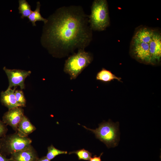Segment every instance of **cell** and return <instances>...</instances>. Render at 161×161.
<instances>
[{"mask_svg":"<svg viewBox=\"0 0 161 161\" xmlns=\"http://www.w3.org/2000/svg\"><path fill=\"white\" fill-rule=\"evenodd\" d=\"M15 94L16 100L19 106H25L26 100L23 92L21 90H16Z\"/></svg>","mask_w":161,"mask_h":161,"instance_id":"d6986e66","label":"cell"},{"mask_svg":"<svg viewBox=\"0 0 161 161\" xmlns=\"http://www.w3.org/2000/svg\"><path fill=\"white\" fill-rule=\"evenodd\" d=\"M37 161H50V160H48L46 156H44L41 158H38Z\"/></svg>","mask_w":161,"mask_h":161,"instance_id":"603a6c76","label":"cell"},{"mask_svg":"<svg viewBox=\"0 0 161 161\" xmlns=\"http://www.w3.org/2000/svg\"><path fill=\"white\" fill-rule=\"evenodd\" d=\"M103 154V152L102 153L99 157H97L96 155H94L93 157L91 158L89 161H101V157Z\"/></svg>","mask_w":161,"mask_h":161,"instance_id":"44dd1931","label":"cell"},{"mask_svg":"<svg viewBox=\"0 0 161 161\" xmlns=\"http://www.w3.org/2000/svg\"><path fill=\"white\" fill-rule=\"evenodd\" d=\"M41 5L39 1L37 2L36 8L35 10L32 11L31 13L28 17L29 21L32 23L33 26H36L35 22L38 21H41L46 23L47 21V19L42 17L40 13Z\"/></svg>","mask_w":161,"mask_h":161,"instance_id":"9a60e30c","label":"cell"},{"mask_svg":"<svg viewBox=\"0 0 161 161\" xmlns=\"http://www.w3.org/2000/svg\"><path fill=\"white\" fill-rule=\"evenodd\" d=\"M16 87L13 89L7 88L1 93L0 100L2 104L10 109L19 107L16 99L15 92Z\"/></svg>","mask_w":161,"mask_h":161,"instance_id":"8fae6325","label":"cell"},{"mask_svg":"<svg viewBox=\"0 0 161 161\" xmlns=\"http://www.w3.org/2000/svg\"><path fill=\"white\" fill-rule=\"evenodd\" d=\"M0 161H10V158H7L6 156L0 153Z\"/></svg>","mask_w":161,"mask_h":161,"instance_id":"7402d4cb","label":"cell"},{"mask_svg":"<svg viewBox=\"0 0 161 161\" xmlns=\"http://www.w3.org/2000/svg\"><path fill=\"white\" fill-rule=\"evenodd\" d=\"M82 126L94 134L96 138L103 143L108 148L117 145L120 140L118 122L114 123L110 120L107 122L103 121L95 129Z\"/></svg>","mask_w":161,"mask_h":161,"instance_id":"3957f363","label":"cell"},{"mask_svg":"<svg viewBox=\"0 0 161 161\" xmlns=\"http://www.w3.org/2000/svg\"><path fill=\"white\" fill-rule=\"evenodd\" d=\"M154 31V30L148 28H141L135 33L132 40L149 44Z\"/></svg>","mask_w":161,"mask_h":161,"instance_id":"4fadbf2b","label":"cell"},{"mask_svg":"<svg viewBox=\"0 0 161 161\" xmlns=\"http://www.w3.org/2000/svg\"><path fill=\"white\" fill-rule=\"evenodd\" d=\"M88 16L80 6L58 8L44 24L41 44L57 58L67 56L77 49H84L92 39Z\"/></svg>","mask_w":161,"mask_h":161,"instance_id":"6da1fadb","label":"cell"},{"mask_svg":"<svg viewBox=\"0 0 161 161\" xmlns=\"http://www.w3.org/2000/svg\"><path fill=\"white\" fill-rule=\"evenodd\" d=\"M151 64H154L160 62L161 57V35L160 32L154 31L149 44Z\"/></svg>","mask_w":161,"mask_h":161,"instance_id":"9c48e42d","label":"cell"},{"mask_svg":"<svg viewBox=\"0 0 161 161\" xmlns=\"http://www.w3.org/2000/svg\"><path fill=\"white\" fill-rule=\"evenodd\" d=\"M93 59L90 53L84 49H79L66 60L64 71L69 75L71 80L75 79L91 64Z\"/></svg>","mask_w":161,"mask_h":161,"instance_id":"7a4b0ae2","label":"cell"},{"mask_svg":"<svg viewBox=\"0 0 161 161\" xmlns=\"http://www.w3.org/2000/svg\"><path fill=\"white\" fill-rule=\"evenodd\" d=\"M88 17L89 22L92 30L102 31L105 30L110 24L107 1H94L91 7V14Z\"/></svg>","mask_w":161,"mask_h":161,"instance_id":"277c9868","label":"cell"},{"mask_svg":"<svg viewBox=\"0 0 161 161\" xmlns=\"http://www.w3.org/2000/svg\"><path fill=\"white\" fill-rule=\"evenodd\" d=\"M19 13L21 14V18L28 17L32 11L31 10V6L26 0H19L18 1Z\"/></svg>","mask_w":161,"mask_h":161,"instance_id":"2e32d148","label":"cell"},{"mask_svg":"<svg viewBox=\"0 0 161 161\" xmlns=\"http://www.w3.org/2000/svg\"><path fill=\"white\" fill-rule=\"evenodd\" d=\"M24 115L23 109L21 107H17L8 109L5 112L2 117V121L17 132L18 125Z\"/></svg>","mask_w":161,"mask_h":161,"instance_id":"52a82bcc","label":"cell"},{"mask_svg":"<svg viewBox=\"0 0 161 161\" xmlns=\"http://www.w3.org/2000/svg\"><path fill=\"white\" fill-rule=\"evenodd\" d=\"M132 50L135 57L144 63L151 64L149 44L132 40Z\"/></svg>","mask_w":161,"mask_h":161,"instance_id":"ba28073f","label":"cell"},{"mask_svg":"<svg viewBox=\"0 0 161 161\" xmlns=\"http://www.w3.org/2000/svg\"><path fill=\"white\" fill-rule=\"evenodd\" d=\"M47 150L46 157L49 160H52L58 155L66 154L67 153V151L61 150L56 148L52 145L48 147Z\"/></svg>","mask_w":161,"mask_h":161,"instance_id":"e0dca14e","label":"cell"},{"mask_svg":"<svg viewBox=\"0 0 161 161\" xmlns=\"http://www.w3.org/2000/svg\"><path fill=\"white\" fill-rule=\"evenodd\" d=\"M96 78L97 80L104 83L109 82L114 79L122 82L121 78L116 76L111 71L104 68L97 73Z\"/></svg>","mask_w":161,"mask_h":161,"instance_id":"5bb4252c","label":"cell"},{"mask_svg":"<svg viewBox=\"0 0 161 161\" xmlns=\"http://www.w3.org/2000/svg\"><path fill=\"white\" fill-rule=\"evenodd\" d=\"M36 129L35 126L32 124L29 119L24 115L18 125L16 133L20 136L27 137L28 135Z\"/></svg>","mask_w":161,"mask_h":161,"instance_id":"7c38bea8","label":"cell"},{"mask_svg":"<svg viewBox=\"0 0 161 161\" xmlns=\"http://www.w3.org/2000/svg\"><path fill=\"white\" fill-rule=\"evenodd\" d=\"M7 126L0 119V139L6 135L8 130Z\"/></svg>","mask_w":161,"mask_h":161,"instance_id":"ffe728a7","label":"cell"},{"mask_svg":"<svg viewBox=\"0 0 161 161\" xmlns=\"http://www.w3.org/2000/svg\"><path fill=\"white\" fill-rule=\"evenodd\" d=\"M3 69L8 77L9 86L7 88L11 89L13 87L20 86L21 89L25 88L24 81L27 77L31 73L30 71L19 69H10L4 66Z\"/></svg>","mask_w":161,"mask_h":161,"instance_id":"8992f818","label":"cell"},{"mask_svg":"<svg viewBox=\"0 0 161 161\" xmlns=\"http://www.w3.org/2000/svg\"><path fill=\"white\" fill-rule=\"evenodd\" d=\"M32 140L28 137H22L16 132L6 135L0 139V153L6 156L25 149L31 145Z\"/></svg>","mask_w":161,"mask_h":161,"instance_id":"5b68a950","label":"cell"},{"mask_svg":"<svg viewBox=\"0 0 161 161\" xmlns=\"http://www.w3.org/2000/svg\"><path fill=\"white\" fill-rule=\"evenodd\" d=\"M76 154L79 160H89L92 155L91 153L84 148L70 152L69 153V154Z\"/></svg>","mask_w":161,"mask_h":161,"instance_id":"ac0fdd59","label":"cell"},{"mask_svg":"<svg viewBox=\"0 0 161 161\" xmlns=\"http://www.w3.org/2000/svg\"><path fill=\"white\" fill-rule=\"evenodd\" d=\"M37 153L31 145L23 150L11 154L10 161H37L38 159Z\"/></svg>","mask_w":161,"mask_h":161,"instance_id":"30bf717a","label":"cell"}]
</instances>
